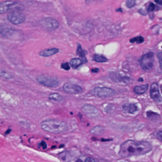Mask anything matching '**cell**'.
<instances>
[{
	"mask_svg": "<svg viewBox=\"0 0 162 162\" xmlns=\"http://www.w3.org/2000/svg\"><path fill=\"white\" fill-rule=\"evenodd\" d=\"M37 80L40 84L50 88H56L59 84V80L57 78L47 76H39Z\"/></svg>",
	"mask_w": 162,
	"mask_h": 162,
	"instance_id": "cell-5",
	"label": "cell"
},
{
	"mask_svg": "<svg viewBox=\"0 0 162 162\" xmlns=\"http://www.w3.org/2000/svg\"><path fill=\"white\" fill-rule=\"evenodd\" d=\"M104 130V127L100 126H97L93 127L90 130V133L92 134L98 135L101 134L103 133Z\"/></svg>",
	"mask_w": 162,
	"mask_h": 162,
	"instance_id": "cell-20",
	"label": "cell"
},
{
	"mask_svg": "<svg viewBox=\"0 0 162 162\" xmlns=\"http://www.w3.org/2000/svg\"><path fill=\"white\" fill-rule=\"evenodd\" d=\"M61 67L64 70H66V71H68V70H70V68H71L69 63L68 62L63 63L62 64V65H61Z\"/></svg>",
	"mask_w": 162,
	"mask_h": 162,
	"instance_id": "cell-24",
	"label": "cell"
},
{
	"mask_svg": "<svg viewBox=\"0 0 162 162\" xmlns=\"http://www.w3.org/2000/svg\"><path fill=\"white\" fill-rule=\"evenodd\" d=\"M138 13H140V14H141V15H146L148 13V10H146L143 9H139V10H138Z\"/></svg>",
	"mask_w": 162,
	"mask_h": 162,
	"instance_id": "cell-28",
	"label": "cell"
},
{
	"mask_svg": "<svg viewBox=\"0 0 162 162\" xmlns=\"http://www.w3.org/2000/svg\"><path fill=\"white\" fill-rule=\"evenodd\" d=\"M94 161H96V160L93 158H87L86 160H85V162H94Z\"/></svg>",
	"mask_w": 162,
	"mask_h": 162,
	"instance_id": "cell-31",
	"label": "cell"
},
{
	"mask_svg": "<svg viewBox=\"0 0 162 162\" xmlns=\"http://www.w3.org/2000/svg\"><path fill=\"white\" fill-rule=\"evenodd\" d=\"M11 131H12V129H9L7 130V131H6V132L5 133V134H9L10 133V132H11Z\"/></svg>",
	"mask_w": 162,
	"mask_h": 162,
	"instance_id": "cell-34",
	"label": "cell"
},
{
	"mask_svg": "<svg viewBox=\"0 0 162 162\" xmlns=\"http://www.w3.org/2000/svg\"><path fill=\"white\" fill-rule=\"evenodd\" d=\"M77 54L80 57L82 58V60L84 63H86L88 62L87 58L86 57V54L85 53V51L81 48V45L80 44H79L78 48H77Z\"/></svg>",
	"mask_w": 162,
	"mask_h": 162,
	"instance_id": "cell-17",
	"label": "cell"
},
{
	"mask_svg": "<svg viewBox=\"0 0 162 162\" xmlns=\"http://www.w3.org/2000/svg\"><path fill=\"white\" fill-rule=\"evenodd\" d=\"M155 9V5L154 4L153 2H150L149 5V6H148V9H147L148 12H152L154 11Z\"/></svg>",
	"mask_w": 162,
	"mask_h": 162,
	"instance_id": "cell-27",
	"label": "cell"
},
{
	"mask_svg": "<svg viewBox=\"0 0 162 162\" xmlns=\"http://www.w3.org/2000/svg\"><path fill=\"white\" fill-rule=\"evenodd\" d=\"M83 62L82 59L79 58H74L70 61V65L74 69H76L83 64Z\"/></svg>",
	"mask_w": 162,
	"mask_h": 162,
	"instance_id": "cell-16",
	"label": "cell"
},
{
	"mask_svg": "<svg viewBox=\"0 0 162 162\" xmlns=\"http://www.w3.org/2000/svg\"><path fill=\"white\" fill-rule=\"evenodd\" d=\"M42 28L48 31L56 30L59 26V23L57 20L52 18H45L40 22Z\"/></svg>",
	"mask_w": 162,
	"mask_h": 162,
	"instance_id": "cell-7",
	"label": "cell"
},
{
	"mask_svg": "<svg viewBox=\"0 0 162 162\" xmlns=\"http://www.w3.org/2000/svg\"><path fill=\"white\" fill-rule=\"evenodd\" d=\"M18 31L12 29H4L1 30V34L2 35L7 38H13L16 35H19Z\"/></svg>",
	"mask_w": 162,
	"mask_h": 162,
	"instance_id": "cell-13",
	"label": "cell"
},
{
	"mask_svg": "<svg viewBox=\"0 0 162 162\" xmlns=\"http://www.w3.org/2000/svg\"><path fill=\"white\" fill-rule=\"evenodd\" d=\"M150 95L152 99L156 102L162 101V97L160 95L158 88V85L157 83L152 84L151 86Z\"/></svg>",
	"mask_w": 162,
	"mask_h": 162,
	"instance_id": "cell-11",
	"label": "cell"
},
{
	"mask_svg": "<svg viewBox=\"0 0 162 162\" xmlns=\"http://www.w3.org/2000/svg\"><path fill=\"white\" fill-rule=\"evenodd\" d=\"M59 51V49L57 48H52V49H47L41 51L39 53V55L42 57H48L57 54Z\"/></svg>",
	"mask_w": 162,
	"mask_h": 162,
	"instance_id": "cell-14",
	"label": "cell"
},
{
	"mask_svg": "<svg viewBox=\"0 0 162 162\" xmlns=\"http://www.w3.org/2000/svg\"><path fill=\"white\" fill-rule=\"evenodd\" d=\"M64 91L68 94H79L83 92V89L80 86L76 84L66 83L63 86Z\"/></svg>",
	"mask_w": 162,
	"mask_h": 162,
	"instance_id": "cell-9",
	"label": "cell"
},
{
	"mask_svg": "<svg viewBox=\"0 0 162 162\" xmlns=\"http://www.w3.org/2000/svg\"><path fill=\"white\" fill-rule=\"evenodd\" d=\"M154 54L148 52L144 55L139 60L140 66L145 71H150L153 68L154 63Z\"/></svg>",
	"mask_w": 162,
	"mask_h": 162,
	"instance_id": "cell-4",
	"label": "cell"
},
{
	"mask_svg": "<svg viewBox=\"0 0 162 162\" xmlns=\"http://www.w3.org/2000/svg\"><path fill=\"white\" fill-rule=\"evenodd\" d=\"M152 146L146 141H137L129 140L121 144L119 155L122 158L144 155L150 152Z\"/></svg>",
	"mask_w": 162,
	"mask_h": 162,
	"instance_id": "cell-1",
	"label": "cell"
},
{
	"mask_svg": "<svg viewBox=\"0 0 162 162\" xmlns=\"http://www.w3.org/2000/svg\"><path fill=\"white\" fill-rule=\"evenodd\" d=\"M161 91H162V85H161Z\"/></svg>",
	"mask_w": 162,
	"mask_h": 162,
	"instance_id": "cell-36",
	"label": "cell"
},
{
	"mask_svg": "<svg viewBox=\"0 0 162 162\" xmlns=\"http://www.w3.org/2000/svg\"><path fill=\"white\" fill-rule=\"evenodd\" d=\"M144 42V38L142 36H137V37H135L133 38L130 40V42L131 43H133L136 42L137 43H142Z\"/></svg>",
	"mask_w": 162,
	"mask_h": 162,
	"instance_id": "cell-21",
	"label": "cell"
},
{
	"mask_svg": "<svg viewBox=\"0 0 162 162\" xmlns=\"http://www.w3.org/2000/svg\"><path fill=\"white\" fill-rule=\"evenodd\" d=\"M123 110L125 112L133 114L138 110V108L135 104H126L123 106Z\"/></svg>",
	"mask_w": 162,
	"mask_h": 162,
	"instance_id": "cell-12",
	"label": "cell"
},
{
	"mask_svg": "<svg viewBox=\"0 0 162 162\" xmlns=\"http://www.w3.org/2000/svg\"><path fill=\"white\" fill-rule=\"evenodd\" d=\"M42 129L53 134H61L67 131L68 126L63 121L58 119H47L41 123Z\"/></svg>",
	"mask_w": 162,
	"mask_h": 162,
	"instance_id": "cell-2",
	"label": "cell"
},
{
	"mask_svg": "<svg viewBox=\"0 0 162 162\" xmlns=\"http://www.w3.org/2000/svg\"><path fill=\"white\" fill-rule=\"evenodd\" d=\"M126 5L129 8H132L135 6V0H127Z\"/></svg>",
	"mask_w": 162,
	"mask_h": 162,
	"instance_id": "cell-23",
	"label": "cell"
},
{
	"mask_svg": "<svg viewBox=\"0 0 162 162\" xmlns=\"http://www.w3.org/2000/svg\"><path fill=\"white\" fill-rule=\"evenodd\" d=\"M148 84L140 86H136L134 88V91L137 94L141 95L146 93L148 89Z\"/></svg>",
	"mask_w": 162,
	"mask_h": 162,
	"instance_id": "cell-15",
	"label": "cell"
},
{
	"mask_svg": "<svg viewBox=\"0 0 162 162\" xmlns=\"http://www.w3.org/2000/svg\"><path fill=\"white\" fill-rule=\"evenodd\" d=\"M91 94L98 97L106 98L115 96L116 92L113 89L106 87H96L92 89Z\"/></svg>",
	"mask_w": 162,
	"mask_h": 162,
	"instance_id": "cell-6",
	"label": "cell"
},
{
	"mask_svg": "<svg viewBox=\"0 0 162 162\" xmlns=\"http://www.w3.org/2000/svg\"><path fill=\"white\" fill-rule=\"evenodd\" d=\"M116 11H117V12H123V10H122L121 8H118V9L116 10Z\"/></svg>",
	"mask_w": 162,
	"mask_h": 162,
	"instance_id": "cell-35",
	"label": "cell"
},
{
	"mask_svg": "<svg viewBox=\"0 0 162 162\" xmlns=\"http://www.w3.org/2000/svg\"><path fill=\"white\" fill-rule=\"evenodd\" d=\"M158 57L160 63V68L162 70V51L158 52Z\"/></svg>",
	"mask_w": 162,
	"mask_h": 162,
	"instance_id": "cell-25",
	"label": "cell"
},
{
	"mask_svg": "<svg viewBox=\"0 0 162 162\" xmlns=\"http://www.w3.org/2000/svg\"><path fill=\"white\" fill-rule=\"evenodd\" d=\"M1 76L2 78L6 79H12L13 78L12 74H10L9 73L6 72L5 71H1Z\"/></svg>",
	"mask_w": 162,
	"mask_h": 162,
	"instance_id": "cell-22",
	"label": "cell"
},
{
	"mask_svg": "<svg viewBox=\"0 0 162 162\" xmlns=\"http://www.w3.org/2000/svg\"><path fill=\"white\" fill-rule=\"evenodd\" d=\"M41 146H42V147L43 148V149H46L47 148V145L46 143L44 141H42V142L41 143Z\"/></svg>",
	"mask_w": 162,
	"mask_h": 162,
	"instance_id": "cell-30",
	"label": "cell"
},
{
	"mask_svg": "<svg viewBox=\"0 0 162 162\" xmlns=\"http://www.w3.org/2000/svg\"><path fill=\"white\" fill-rule=\"evenodd\" d=\"M146 114H147V117L151 118V119H152V118H154L155 117H154V116L157 117L158 116V114L155 113V112H153L152 111H148Z\"/></svg>",
	"mask_w": 162,
	"mask_h": 162,
	"instance_id": "cell-26",
	"label": "cell"
},
{
	"mask_svg": "<svg viewBox=\"0 0 162 162\" xmlns=\"http://www.w3.org/2000/svg\"><path fill=\"white\" fill-rule=\"evenodd\" d=\"M24 7L22 5L16 1H3L0 4V13L2 14L7 12L21 11L23 10Z\"/></svg>",
	"mask_w": 162,
	"mask_h": 162,
	"instance_id": "cell-3",
	"label": "cell"
},
{
	"mask_svg": "<svg viewBox=\"0 0 162 162\" xmlns=\"http://www.w3.org/2000/svg\"><path fill=\"white\" fill-rule=\"evenodd\" d=\"M7 18L11 23L18 25L25 22L26 17L24 14L18 11L10 12L7 15Z\"/></svg>",
	"mask_w": 162,
	"mask_h": 162,
	"instance_id": "cell-8",
	"label": "cell"
},
{
	"mask_svg": "<svg viewBox=\"0 0 162 162\" xmlns=\"http://www.w3.org/2000/svg\"><path fill=\"white\" fill-rule=\"evenodd\" d=\"M155 1L158 4L162 5V0H155Z\"/></svg>",
	"mask_w": 162,
	"mask_h": 162,
	"instance_id": "cell-33",
	"label": "cell"
},
{
	"mask_svg": "<svg viewBox=\"0 0 162 162\" xmlns=\"http://www.w3.org/2000/svg\"><path fill=\"white\" fill-rule=\"evenodd\" d=\"M157 137H158V139L159 140L162 142V131L158 132V134H157Z\"/></svg>",
	"mask_w": 162,
	"mask_h": 162,
	"instance_id": "cell-29",
	"label": "cell"
},
{
	"mask_svg": "<svg viewBox=\"0 0 162 162\" xmlns=\"http://www.w3.org/2000/svg\"><path fill=\"white\" fill-rule=\"evenodd\" d=\"M93 60L97 62H106L108 61V59L104 56L100 55L94 54L93 56Z\"/></svg>",
	"mask_w": 162,
	"mask_h": 162,
	"instance_id": "cell-19",
	"label": "cell"
},
{
	"mask_svg": "<svg viewBox=\"0 0 162 162\" xmlns=\"http://www.w3.org/2000/svg\"><path fill=\"white\" fill-rule=\"evenodd\" d=\"M81 110L88 117L90 118L97 117L100 114V111L96 108L90 105H85L82 106Z\"/></svg>",
	"mask_w": 162,
	"mask_h": 162,
	"instance_id": "cell-10",
	"label": "cell"
},
{
	"mask_svg": "<svg viewBox=\"0 0 162 162\" xmlns=\"http://www.w3.org/2000/svg\"><path fill=\"white\" fill-rule=\"evenodd\" d=\"M99 71V69L98 68H94L91 69V72L92 73H96Z\"/></svg>",
	"mask_w": 162,
	"mask_h": 162,
	"instance_id": "cell-32",
	"label": "cell"
},
{
	"mask_svg": "<svg viewBox=\"0 0 162 162\" xmlns=\"http://www.w3.org/2000/svg\"><path fill=\"white\" fill-rule=\"evenodd\" d=\"M49 99L51 100L59 102V101L62 100L63 97L59 93H51L49 95Z\"/></svg>",
	"mask_w": 162,
	"mask_h": 162,
	"instance_id": "cell-18",
	"label": "cell"
}]
</instances>
